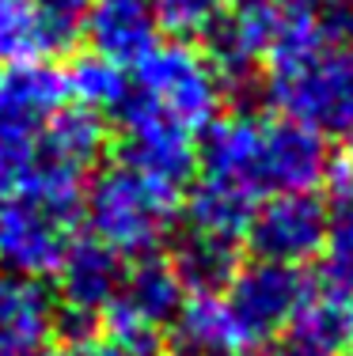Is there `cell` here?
Masks as SVG:
<instances>
[{
	"label": "cell",
	"instance_id": "obj_1",
	"mask_svg": "<svg viewBox=\"0 0 353 356\" xmlns=\"http://www.w3.org/2000/svg\"><path fill=\"white\" fill-rule=\"evenodd\" d=\"M266 95L281 118L353 148V46L327 38L319 19H289L266 65Z\"/></svg>",
	"mask_w": 353,
	"mask_h": 356
},
{
	"label": "cell",
	"instance_id": "obj_2",
	"mask_svg": "<svg viewBox=\"0 0 353 356\" xmlns=\"http://www.w3.org/2000/svg\"><path fill=\"white\" fill-rule=\"evenodd\" d=\"M84 216L103 247L122 258H148L179 220V186L122 159L91 178Z\"/></svg>",
	"mask_w": 353,
	"mask_h": 356
},
{
	"label": "cell",
	"instance_id": "obj_3",
	"mask_svg": "<svg viewBox=\"0 0 353 356\" xmlns=\"http://www.w3.org/2000/svg\"><path fill=\"white\" fill-rule=\"evenodd\" d=\"M80 197L12 193L0 197V266L23 277L57 273L77 243Z\"/></svg>",
	"mask_w": 353,
	"mask_h": 356
},
{
	"label": "cell",
	"instance_id": "obj_4",
	"mask_svg": "<svg viewBox=\"0 0 353 356\" xmlns=\"http://www.w3.org/2000/svg\"><path fill=\"white\" fill-rule=\"evenodd\" d=\"M130 91L156 114L171 118L175 125L198 133V137L221 118L224 106V80L209 65V57L198 54L194 46H179V42L159 46L148 61H141L137 83Z\"/></svg>",
	"mask_w": 353,
	"mask_h": 356
},
{
	"label": "cell",
	"instance_id": "obj_5",
	"mask_svg": "<svg viewBox=\"0 0 353 356\" xmlns=\"http://www.w3.org/2000/svg\"><path fill=\"white\" fill-rule=\"evenodd\" d=\"M107 148V129L99 114L84 106H65L38 129L31 140L27 182L19 193H57L80 197V182L95 171Z\"/></svg>",
	"mask_w": 353,
	"mask_h": 356
},
{
	"label": "cell",
	"instance_id": "obj_6",
	"mask_svg": "<svg viewBox=\"0 0 353 356\" xmlns=\"http://www.w3.org/2000/svg\"><path fill=\"white\" fill-rule=\"evenodd\" d=\"M182 300H187V288L175 277L171 261L159 258V254L137 258L125 269L118 300L103 315V326H107L103 337H111V341L125 345V349L148 356L159 341V330L175 322Z\"/></svg>",
	"mask_w": 353,
	"mask_h": 356
},
{
	"label": "cell",
	"instance_id": "obj_7",
	"mask_svg": "<svg viewBox=\"0 0 353 356\" xmlns=\"http://www.w3.org/2000/svg\"><path fill=\"white\" fill-rule=\"evenodd\" d=\"M125 258L103 247L99 239H77L69 250V258L57 269V326L65 330L69 341L88 345L95 341V330L103 315L111 311V303L122 292L125 281Z\"/></svg>",
	"mask_w": 353,
	"mask_h": 356
},
{
	"label": "cell",
	"instance_id": "obj_8",
	"mask_svg": "<svg viewBox=\"0 0 353 356\" xmlns=\"http://www.w3.org/2000/svg\"><path fill=\"white\" fill-rule=\"evenodd\" d=\"M334 152L319 133L304 129L292 118H262L255 122V148H251V175L258 197L274 193H315L331 182Z\"/></svg>",
	"mask_w": 353,
	"mask_h": 356
},
{
	"label": "cell",
	"instance_id": "obj_9",
	"mask_svg": "<svg viewBox=\"0 0 353 356\" xmlns=\"http://www.w3.org/2000/svg\"><path fill=\"white\" fill-rule=\"evenodd\" d=\"M308 292H312V281L300 269L255 258L251 266L235 269V277L221 296L228 303V315L240 330L243 345L258 349V345H270L274 337H281L289 330V322L297 318Z\"/></svg>",
	"mask_w": 353,
	"mask_h": 356
},
{
	"label": "cell",
	"instance_id": "obj_10",
	"mask_svg": "<svg viewBox=\"0 0 353 356\" xmlns=\"http://www.w3.org/2000/svg\"><path fill=\"white\" fill-rule=\"evenodd\" d=\"M331 209L315 193H274L262 197L247 227V247L258 261L300 269L327 247Z\"/></svg>",
	"mask_w": 353,
	"mask_h": 356
},
{
	"label": "cell",
	"instance_id": "obj_11",
	"mask_svg": "<svg viewBox=\"0 0 353 356\" xmlns=\"http://www.w3.org/2000/svg\"><path fill=\"white\" fill-rule=\"evenodd\" d=\"M292 15L281 12L274 0H228L221 23L209 35V65L228 83H247L255 69L270 65L277 42Z\"/></svg>",
	"mask_w": 353,
	"mask_h": 356
},
{
	"label": "cell",
	"instance_id": "obj_12",
	"mask_svg": "<svg viewBox=\"0 0 353 356\" xmlns=\"http://www.w3.org/2000/svg\"><path fill=\"white\" fill-rule=\"evenodd\" d=\"M122 125V159L141 171L164 178L171 186H182L198 167V133L175 125L171 118L156 114L137 95H125L114 110Z\"/></svg>",
	"mask_w": 353,
	"mask_h": 356
},
{
	"label": "cell",
	"instance_id": "obj_13",
	"mask_svg": "<svg viewBox=\"0 0 353 356\" xmlns=\"http://www.w3.org/2000/svg\"><path fill=\"white\" fill-rule=\"evenodd\" d=\"M84 38L91 54L118 69H137L159 49V23L152 0H91Z\"/></svg>",
	"mask_w": 353,
	"mask_h": 356
},
{
	"label": "cell",
	"instance_id": "obj_14",
	"mask_svg": "<svg viewBox=\"0 0 353 356\" xmlns=\"http://www.w3.org/2000/svg\"><path fill=\"white\" fill-rule=\"evenodd\" d=\"M353 349V296L327 284H312L297 318L285 330V356H346Z\"/></svg>",
	"mask_w": 353,
	"mask_h": 356
},
{
	"label": "cell",
	"instance_id": "obj_15",
	"mask_svg": "<svg viewBox=\"0 0 353 356\" xmlns=\"http://www.w3.org/2000/svg\"><path fill=\"white\" fill-rule=\"evenodd\" d=\"M57 326V303L35 277L0 266V356L46 345Z\"/></svg>",
	"mask_w": 353,
	"mask_h": 356
},
{
	"label": "cell",
	"instance_id": "obj_16",
	"mask_svg": "<svg viewBox=\"0 0 353 356\" xmlns=\"http://www.w3.org/2000/svg\"><path fill=\"white\" fill-rule=\"evenodd\" d=\"M171 330H175L179 349L187 356H243L247 353L221 292L187 296L179 315L171 322Z\"/></svg>",
	"mask_w": 353,
	"mask_h": 356
},
{
	"label": "cell",
	"instance_id": "obj_17",
	"mask_svg": "<svg viewBox=\"0 0 353 356\" xmlns=\"http://www.w3.org/2000/svg\"><path fill=\"white\" fill-rule=\"evenodd\" d=\"M258 201L251 193L235 190L228 182H217V178L201 175L187 193V205H182L179 216H187L190 232L198 235H213V239L235 243L247 235L251 216H255Z\"/></svg>",
	"mask_w": 353,
	"mask_h": 356
},
{
	"label": "cell",
	"instance_id": "obj_18",
	"mask_svg": "<svg viewBox=\"0 0 353 356\" xmlns=\"http://www.w3.org/2000/svg\"><path fill=\"white\" fill-rule=\"evenodd\" d=\"M167 261H171L175 277L182 281V288H187V296L224 292L228 281L235 277V269H240L235 243L213 239V235H198V232H190L187 239L175 247V254Z\"/></svg>",
	"mask_w": 353,
	"mask_h": 356
},
{
	"label": "cell",
	"instance_id": "obj_19",
	"mask_svg": "<svg viewBox=\"0 0 353 356\" xmlns=\"http://www.w3.org/2000/svg\"><path fill=\"white\" fill-rule=\"evenodd\" d=\"M331 182H334V213L323 247L327 277H331L334 288L353 296V148H346V156H334Z\"/></svg>",
	"mask_w": 353,
	"mask_h": 356
},
{
	"label": "cell",
	"instance_id": "obj_20",
	"mask_svg": "<svg viewBox=\"0 0 353 356\" xmlns=\"http://www.w3.org/2000/svg\"><path fill=\"white\" fill-rule=\"evenodd\" d=\"M54 57L38 0H0V65L19 69Z\"/></svg>",
	"mask_w": 353,
	"mask_h": 356
},
{
	"label": "cell",
	"instance_id": "obj_21",
	"mask_svg": "<svg viewBox=\"0 0 353 356\" xmlns=\"http://www.w3.org/2000/svg\"><path fill=\"white\" fill-rule=\"evenodd\" d=\"M65 76H69V95L77 99V106L91 110V114H99V110H118L122 99L130 95L125 69H118V65L103 61V57H95V54L77 61Z\"/></svg>",
	"mask_w": 353,
	"mask_h": 356
},
{
	"label": "cell",
	"instance_id": "obj_22",
	"mask_svg": "<svg viewBox=\"0 0 353 356\" xmlns=\"http://www.w3.org/2000/svg\"><path fill=\"white\" fill-rule=\"evenodd\" d=\"M152 8L159 35H171L179 46H190V42L213 35L228 0H152Z\"/></svg>",
	"mask_w": 353,
	"mask_h": 356
},
{
	"label": "cell",
	"instance_id": "obj_23",
	"mask_svg": "<svg viewBox=\"0 0 353 356\" xmlns=\"http://www.w3.org/2000/svg\"><path fill=\"white\" fill-rule=\"evenodd\" d=\"M88 4L91 0H38V12H42V23H46L54 54H69V49L84 38Z\"/></svg>",
	"mask_w": 353,
	"mask_h": 356
},
{
	"label": "cell",
	"instance_id": "obj_24",
	"mask_svg": "<svg viewBox=\"0 0 353 356\" xmlns=\"http://www.w3.org/2000/svg\"><path fill=\"white\" fill-rule=\"evenodd\" d=\"M77 356H141V353L125 349V345L111 341V337H95V341L80 345V353H77Z\"/></svg>",
	"mask_w": 353,
	"mask_h": 356
},
{
	"label": "cell",
	"instance_id": "obj_25",
	"mask_svg": "<svg viewBox=\"0 0 353 356\" xmlns=\"http://www.w3.org/2000/svg\"><path fill=\"white\" fill-rule=\"evenodd\" d=\"M277 8H281V12H289V15H315L319 12H327V8H331V0H274Z\"/></svg>",
	"mask_w": 353,
	"mask_h": 356
},
{
	"label": "cell",
	"instance_id": "obj_26",
	"mask_svg": "<svg viewBox=\"0 0 353 356\" xmlns=\"http://www.w3.org/2000/svg\"><path fill=\"white\" fill-rule=\"evenodd\" d=\"M8 356H65V353L49 349V345H38V349H27V353H8Z\"/></svg>",
	"mask_w": 353,
	"mask_h": 356
},
{
	"label": "cell",
	"instance_id": "obj_27",
	"mask_svg": "<svg viewBox=\"0 0 353 356\" xmlns=\"http://www.w3.org/2000/svg\"><path fill=\"white\" fill-rule=\"evenodd\" d=\"M251 356H285L281 349H266V353H251Z\"/></svg>",
	"mask_w": 353,
	"mask_h": 356
},
{
	"label": "cell",
	"instance_id": "obj_28",
	"mask_svg": "<svg viewBox=\"0 0 353 356\" xmlns=\"http://www.w3.org/2000/svg\"><path fill=\"white\" fill-rule=\"evenodd\" d=\"M175 356H187V353H175Z\"/></svg>",
	"mask_w": 353,
	"mask_h": 356
}]
</instances>
